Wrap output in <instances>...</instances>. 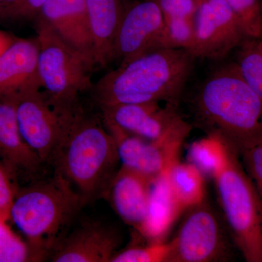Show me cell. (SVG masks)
Masks as SVG:
<instances>
[{
  "mask_svg": "<svg viewBox=\"0 0 262 262\" xmlns=\"http://www.w3.org/2000/svg\"><path fill=\"white\" fill-rule=\"evenodd\" d=\"M11 174L0 162V220L8 221L15 200Z\"/></svg>",
  "mask_w": 262,
  "mask_h": 262,
  "instance_id": "cell-29",
  "label": "cell"
},
{
  "mask_svg": "<svg viewBox=\"0 0 262 262\" xmlns=\"http://www.w3.org/2000/svg\"><path fill=\"white\" fill-rule=\"evenodd\" d=\"M0 1H1V0H0Z\"/></svg>",
  "mask_w": 262,
  "mask_h": 262,
  "instance_id": "cell-32",
  "label": "cell"
},
{
  "mask_svg": "<svg viewBox=\"0 0 262 262\" xmlns=\"http://www.w3.org/2000/svg\"><path fill=\"white\" fill-rule=\"evenodd\" d=\"M52 160L56 173L77 188L84 202L107 192L120 158L107 129L79 107Z\"/></svg>",
  "mask_w": 262,
  "mask_h": 262,
  "instance_id": "cell-3",
  "label": "cell"
},
{
  "mask_svg": "<svg viewBox=\"0 0 262 262\" xmlns=\"http://www.w3.org/2000/svg\"><path fill=\"white\" fill-rule=\"evenodd\" d=\"M169 179L183 212L206 201L204 176L193 164L174 162L169 169Z\"/></svg>",
  "mask_w": 262,
  "mask_h": 262,
  "instance_id": "cell-20",
  "label": "cell"
},
{
  "mask_svg": "<svg viewBox=\"0 0 262 262\" xmlns=\"http://www.w3.org/2000/svg\"><path fill=\"white\" fill-rule=\"evenodd\" d=\"M35 261L27 243L0 220V262Z\"/></svg>",
  "mask_w": 262,
  "mask_h": 262,
  "instance_id": "cell-25",
  "label": "cell"
},
{
  "mask_svg": "<svg viewBox=\"0 0 262 262\" xmlns=\"http://www.w3.org/2000/svg\"><path fill=\"white\" fill-rule=\"evenodd\" d=\"M225 144V163L214 178L224 220L236 248L248 262H262V201L239 161Z\"/></svg>",
  "mask_w": 262,
  "mask_h": 262,
  "instance_id": "cell-5",
  "label": "cell"
},
{
  "mask_svg": "<svg viewBox=\"0 0 262 262\" xmlns=\"http://www.w3.org/2000/svg\"><path fill=\"white\" fill-rule=\"evenodd\" d=\"M46 0H1L0 24L24 23L37 20Z\"/></svg>",
  "mask_w": 262,
  "mask_h": 262,
  "instance_id": "cell-24",
  "label": "cell"
},
{
  "mask_svg": "<svg viewBox=\"0 0 262 262\" xmlns=\"http://www.w3.org/2000/svg\"><path fill=\"white\" fill-rule=\"evenodd\" d=\"M103 122L115 139L120 161L125 168L154 181L179 160L185 139L146 140L128 134L110 122Z\"/></svg>",
  "mask_w": 262,
  "mask_h": 262,
  "instance_id": "cell-12",
  "label": "cell"
},
{
  "mask_svg": "<svg viewBox=\"0 0 262 262\" xmlns=\"http://www.w3.org/2000/svg\"><path fill=\"white\" fill-rule=\"evenodd\" d=\"M226 146L214 136H207L193 143L189 148V163L198 168L204 177L214 179L225 163Z\"/></svg>",
  "mask_w": 262,
  "mask_h": 262,
  "instance_id": "cell-22",
  "label": "cell"
},
{
  "mask_svg": "<svg viewBox=\"0 0 262 262\" xmlns=\"http://www.w3.org/2000/svg\"><path fill=\"white\" fill-rule=\"evenodd\" d=\"M15 37L11 35L9 33L0 30V56L14 41Z\"/></svg>",
  "mask_w": 262,
  "mask_h": 262,
  "instance_id": "cell-30",
  "label": "cell"
},
{
  "mask_svg": "<svg viewBox=\"0 0 262 262\" xmlns=\"http://www.w3.org/2000/svg\"><path fill=\"white\" fill-rule=\"evenodd\" d=\"M246 37L238 18L225 0H204L198 5L194 40L189 51L195 59L218 61Z\"/></svg>",
  "mask_w": 262,
  "mask_h": 262,
  "instance_id": "cell-10",
  "label": "cell"
},
{
  "mask_svg": "<svg viewBox=\"0 0 262 262\" xmlns=\"http://www.w3.org/2000/svg\"><path fill=\"white\" fill-rule=\"evenodd\" d=\"M0 162L11 175L37 173L43 163L20 134L13 99L0 101Z\"/></svg>",
  "mask_w": 262,
  "mask_h": 262,
  "instance_id": "cell-16",
  "label": "cell"
},
{
  "mask_svg": "<svg viewBox=\"0 0 262 262\" xmlns=\"http://www.w3.org/2000/svg\"><path fill=\"white\" fill-rule=\"evenodd\" d=\"M239 156L262 201V139L243 150Z\"/></svg>",
  "mask_w": 262,
  "mask_h": 262,
  "instance_id": "cell-28",
  "label": "cell"
},
{
  "mask_svg": "<svg viewBox=\"0 0 262 262\" xmlns=\"http://www.w3.org/2000/svg\"><path fill=\"white\" fill-rule=\"evenodd\" d=\"M169 169L152 183L147 215L138 232L149 242H164L183 213L170 185Z\"/></svg>",
  "mask_w": 262,
  "mask_h": 262,
  "instance_id": "cell-18",
  "label": "cell"
},
{
  "mask_svg": "<svg viewBox=\"0 0 262 262\" xmlns=\"http://www.w3.org/2000/svg\"><path fill=\"white\" fill-rule=\"evenodd\" d=\"M37 38L15 37L0 56V101L12 100L18 95L41 90L38 73Z\"/></svg>",
  "mask_w": 262,
  "mask_h": 262,
  "instance_id": "cell-13",
  "label": "cell"
},
{
  "mask_svg": "<svg viewBox=\"0 0 262 262\" xmlns=\"http://www.w3.org/2000/svg\"><path fill=\"white\" fill-rule=\"evenodd\" d=\"M56 1L73 29L77 40V49L94 62L90 37L86 0Z\"/></svg>",
  "mask_w": 262,
  "mask_h": 262,
  "instance_id": "cell-23",
  "label": "cell"
},
{
  "mask_svg": "<svg viewBox=\"0 0 262 262\" xmlns=\"http://www.w3.org/2000/svg\"><path fill=\"white\" fill-rule=\"evenodd\" d=\"M196 3H198V5H199L201 4L202 2L204 1V0H195Z\"/></svg>",
  "mask_w": 262,
  "mask_h": 262,
  "instance_id": "cell-31",
  "label": "cell"
},
{
  "mask_svg": "<svg viewBox=\"0 0 262 262\" xmlns=\"http://www.w3.org/2000/svg\"><path fill=\"white\" fill-rule=\"evenodd\" d=\"M119 243L115 230L91 224L57 242L49 256L54 262H108L116 253Z\"/></svg>",
  "mask_w": 262,
  "mask_h": 262,
  "instance_id": "cell-14",
  "label": "cell"
},
{
  "mask_svg": "<svg viewBox=\"0 0 262 262\" xmlns=\"http://www.w3.org/2000/svg\"><path fill=\"white\" fill-rule=\"evenodd\" d=\"M83 203L73 186L58 173L24 189L15 198L10 219L27 238L35 261L49 255L57 235Z\"/></svg>",
  "mask_w": 262,
  "mask_h": 262,
  "instance_id": "cell-4",
  "label": "cell"
},
{
  "mask_svg": "<svg viewBox=\"0 0 262 262\" xmlns=\"http://www.w3.org/2000/svg\"><path fill=\"white\" fill-rule=\"evenodd\" d=\"M195 58L183 48H165L119 65L91 91L99 107L122 103H178Z\"/></svg>",
  "mask_w": 262,
  "mask_h": 262,
  "instance_id": "cell-2",
  "label": "cell"
},
{
  "mask_svg": "<svg viewBox=\"0 0 262 262\" xmlns=\"http://www.w3.org/2000/svg\"><path fill=\"white\" fill-rule=\"evenodd\" d=\"M153 182L145 176L122 165L106 192L119 216L137 232L147 215Z\"/></svg>",
  "mask_w": 262,
  "mask_h": 262,
  "instance_id": "cell-15",
  "label": "cell"
},
{
  "mask_svg": "<svg viewBox=\"0 0 262 262\" xmlns=\"http://www.w3.org/2000/svg\"><path fill=\"white\" fill-rule=\"evenodd\" d=\"M38 73L48 102L63 112L75 111L79 96L93 87L95 63L62 39L41 17L37 19Z\"/></svg>",
  "mask_w": 262,
  "mask_h": 262,
  "instance_id": "cell-6",
  "label": "cell"
},
{
  "mask_svg": "<svg viewBox=\"0 0 262 262\" xmlns=\"http://www.w3.org/2000/svg\"><path fill=\"white\" fill-rule=\"evenodd\" d=\"M13 100L24 140L43 163L52 161L79 108L72 113L55 108L40 90L27 91Z\"/></svg>",
  "mask_w": 262,
  "mask_h": 262,
  "instance_id": "cell-8",
  "label": "cell"
},
{
  "mask_svg": "<svg viewBox=\"0 0 262 262\" xmlns=\"http://www.w3.org/2000/svg\"><path fill=\"white\" fill-rule=\"evenodd\" d=\"M169 46L189 51L194 40L198 5L195 0H159Z\"/></svg>",
  "mask_w": 262,
  "mask_h": 262,
  "instance_id": "cell-19",
  "label": "cell"
},
{
  "mask_svg": "<svg viewBox=\"0 0 262 262\" xmlns=\"http://www.w3.org/2000/svg\"><path fill=\"white\" fill-rule=\"evenodd\" d=\"M244 29L246 37L262 34V12L259 0H225Z\"/></svg>",
  "mask_w": 262,
  "mask_h": 262,
  "instance_id": "cell-27",
  "label": "cell"
},
{
  "mask_svg": "<svg viewBox=\"0 0 262 262\" xmlns=\"http://www.w3.org/2000/svg\"><path fill=\"white\" fill-rule=\"evenodd\" d=\"M170 48L159 5L139 2L124 10L116 40L114 61L120 65L162 48Z\"/></svg>",
  "mask_w": 262,
  "mask_h": 262,
  "instance_id": "cell-11",
  "label": "cell"
},
{
  "mask_svg": "<svg viewBox=\"0 0 262 262\" xmlns=\"http://www.w3.org/2000/svg\"><path fill=\"white\" fill-rule=\"evenodd\" d=\"M170 252L169 242H149L115 253L110 262H168Z\"/></svg>",
  "mask_w": 262,
  "mask_h": 262,
  "instance_id": "cell-26",
  "label": "cell"
},
{
  "mask_svg": "<svg viewBox=\"0 0 262 262\" xmlns=\"http://www.w3.org/2000/svg\"><path fill=\"white\" fill-rule=\"evenodd\" d=\"M93 57L106 67L114 61L115 40L124 10L120 0H86Z\"/></svg>",
  "mask_w": 262,
  "mask_h": 262,
  "instance_id": "cell-17",
  "label": "cell"
},
{
  "mask_svg": "<svg viewBox=\"0 0 262 262\" xmlns=\"http://www.w3.org/2000/svg\"><path fill=\"white\" fill-rule=\"evenodd\" d=\"M168 262H224L236 248L226 224L206 201L187 210L173 239Z\"/></svg>",
  "mask_w": 262,
  "mask_h": 262,
  "instance_id": "cell-7",
  "label": "cell"
},
{
  "mask_svg": "<svg viewBox=\"0 0 262 262\" xmlns=\"http://www.w3.org/2000/svg\"><path fill=\"white\" fill-rule=\"evenodd\" d=\"M237 48L234 64L245 82L262 99V34L245 38Z\"/></svg>",
  "mask_w": 262,
  "mask_h": 262,
  "instance_id": "cell-21",
  "label": "cell"
},
{
  "mask_svg": "<svg viewBox=\"0 0 262 262\" xmlns=\"http://www.w3.org/2000/svg\"><path fill=\"white\" fill-rule=\"evenodd\" d=\"M193 122L238 155L262 139V99L239 75L234 63L216 69L190 101Z\"/></svg>",
  "mask_w": 262,
  "mask_h": 262,
  "instance_id": "cell-1",
  "label": "cell"
},
{
  "mask_svg": "<svg viewBox=\"0 0 262 262\" xmlns=\"http://www.w3.org/2000/svg\"><path fill=\"white\" fill-rule=\"evenodd\" d=\"M179 103L147 102L101 106L103 121L149 141L186 139L192 125L179 112Z\"/></svg>",
  "mask_w": 262,
  "mask_h": 262,
  "instance_id": "cell-9",
  "label": "cell"
}]
</instances>
